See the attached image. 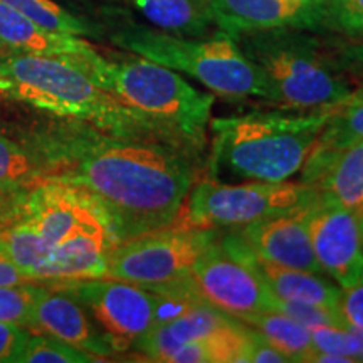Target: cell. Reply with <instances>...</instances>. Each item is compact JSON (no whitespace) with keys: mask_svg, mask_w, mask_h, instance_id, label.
<instances>
[{"mask_svg":"<svg viewBox=\"0 0 363 363\" xmlns=\"http://www.w3.org/2000/svg\"><path fill=\"white\" fill-rule=\"evenodd\" d=\"M318 202L239 227L238 234L257 259L323 274L310 239V216Z\"/></svg>","mask_w":363,"mask_h":363,"instance_id":"obj_13","label":"cell"},{"mask_svg":"<svg viewBox=\"0 0 363 363\" xmlns=\"http://www.w3.org/2000/svg\"><path fill=\"white\" fill-rule=\"evenodd\" d=\"M321 199L320 192L303 182H246L224 184L219 179L197 180L185 199L177 220L192 225L244 227Z\"/></svg>","mask_w":363,"mask_h":363,"instance_id":"obj_10","label":"cell"},{"mask_svg":"<svg viewBox=\"0 0 363 363\" xmlns=\"http://www.w3.org/2000/svg\"><path fill=\"white\" fill-rule=\"evenodd\" d=\"M72 61L94 83L142 116L160 138L202 157L216 94L194 88L180 72L142 56L110 59L96 49Z\"/></svg>","mask_w":363,"mask_h":363,"instance_id":"obj_2","label":"cell"},{"mask_svg":"<svg viewBox=\"0 0 363 363\" xmlns=\"http://www.w3.org/2000/svg\"><path fill=\"white\" fill-rule=\"evenodd\" d=\"M111 40L131 54L190 76L216 96L271 101L264 74L242 52L238 40L224 33L211 39L187 38L125 21L113 29Z\"/></svg>","mask_w":363,"mask_h":363,"instance_id":"obj_6","label":"cell"},{"mask_svg":"<svg viewBox=\"0 0 363 363\" xmlns=\"http://www.w3.org/2000/svg\"><path fill=\"white\" fill-rule=\"evenodd\" d=\"M337 108H318L310 115L254 111L212 118V177L225 170L244 180H289L303 169Z\"/></svg>","mask_w":363,"mask_h":363,"instance_id":"obj_5","label":"cell"},{"mask_svg":"<svg viewBox=\"0 0 363 363\" xmlns=\"http://www.w3.org/2000/svg\"><path fill=\"white\" fill-rule=\"evenodd\" d=\"M0 45L12 52L56 57H83L94 48L79 35L44 29L16 9L0 2Z\"/></svg>","mask_w":363,"mask_h":363,"instance_id":"obj_18","label":"cell"},{"mask_svg":"<svg viewBox=\"0 0 363 363\" xmlns=\"http://www.w3.org/2000/svg\"><path fill=\"white\" fill-rule=\"evenodd\" d=\"M22 283H34V281H30L29 276H27L26 272L11 259V256L0 247V286Z\"/></svg>","mask_w":363,"mask_h":363,"instance_id":"obj_34","label":"cell"},{"mask_svg":"<svg viewBox=\"0 0 363 363\" xmlns=\"http://www.w3.org/2000/svg\"><path fill=\"white\" fill-rule=\"evenodd\" d=\"M335 308L345 326L363 330V276L355 284L342 288Z\"/></svg>","mask_w":363,"mask_h":363,"instance_id":"obj_30","label":"cell"},{"mask_svg":"<svg viewBox=\"0 0 363 363\" xmlns=\"http://www.w3.org/2000/svg\"><path fill=\"white\" fill-rule=\"evenodd\" d=\"M310 239L323 274L340 288L355 284L362 278L363 247L358 214L321 197L310 216Z\"/></svg>","mask_w":363,"mask_h":363,"instance_id":"obj_12","label":"cell"},{"mask_svg":"<svg viewBox=\"0 0 363 363\" xmlns=\"http://www.w3.org/2000/svg\"><path fill=\"white\" fill-rule=\"evenodd\" d=\"M101 358L86 353L49 335L29 333L13 363H93Z\"/></svg>","mask_w":363,"mask_h":363,"instance_id":"obj_24","label":"cell"},{"mask_svg":"<svg viewBox=\"0 0 363 363\" xmlns=\"http://www.w3.org/2000/svg\"><path fill=\"white\" fill-rule=\"evenodd\" d=\"M311 340L316 352L350 357L353 362H358V340L348 326H318L311 330Z\"/></svg>","mask_w":363,"mask_h":363,"instance_id":"obj_29","label":"cell"},{"mask_svg":"<svg viewBox=\"0 0 363 363\" xmlns=\"http://www.w3.org/2000/svg\"><path fill=\"white\" fill-rule=\"evenodd\" d=\"M358 217H360V224L363 225V214H362V216H358Z\"/></svg>","mask_w":363,"mask_h":363,"instance_id":"obj_38","label":"cell"},{"mask_svg":"<svg viewBox=\"0 0 363 363\" xmlns=\"http://www.w3.org/2000/svg\"><path fill=\"white\" fill-rule=\"evenodd\" d=\"M303 2H306V4H315V6H320V4H323V0H303Z\"/></svg>","mask_w":363,"mask_h":363,"instance_id":"obj_36","label":"cell"},{"mask_svg":"<svg viewBox=\"0 0 363 363\" xmlns=\"http://www.w3.org/2000/svg\"><path fill=\"white\" fill-rule=\"evenodd\" d=\"M59 284L86 308L116 353L135 348L162 318L163 296L142 286L113 278Z\"/></svg>","mask_w":363,"mask_h":363,"instance_id":"obj_11","label":"cell"},{"mask_svg":"<svg viewBox=\"0 0 363 363\" xmlns=\"http://www.w3.org/2000/svg\"><path fill=\"white\" fill-rule=\"evenodd\" d=\"M362 247H363V225H362Z\"/></svg>","mask_w":363,"mask_h":363,"instance_id":"obj_37","label":"cell"},{"mask_svg":"<svg viewBox=\"0 0 363 363\" xmlns=\"http://www.w3.org/2000/svg\"><path fill=\"white\" fill-rule=\"evenodd\" d=\"M348 328H352V326H348ZM352 331L358 340V362H363V330L352 328Z\"/></svg>","mask_w":363,"mask_h":363,"instance_id":"obj_35","label":"cell"},{"mask_svg":"<svg viewBox=\"0 0 363 363\" xmlns=\"http://www.w3.org/2000/svg\"><path fill=\"white\" fill-rule=\"evenodd\" d=\"M235 318L225 315L216 308L195 303L179 315L158 321L145 337L140 340L135 350L147 357L150 362H167L179 348L199 342L216 333Z\"/></svg>","mask_w":363,"mask_h":363,"instance_id":"obj_17","label":"cell"},{"mask_svg":"<svg viewBox=\"0 0 363 363\" xmlns=\"http://www.w3.org/2000/svg\"><path fill=\"white\" fill-rule=\"evenodd\" d=\"M30 330L61 340L101 360L115 353L86 308L65 286H61V289L39 286Z\"/></svg>","mask_w":363,"mask_h":363,"instance_id":"obj_15","label":"cell"},{"mask_svg":"<svg viewBox=\"0 0 363 363\" xmlns=\"http://www.w3.org/2000/svg\"><path fill=\"white\" fill-rule=\"evenodd\" d=\"M331 57L343 72L363 79V40L338 43L330 49Z\"/></svg>","mask_w":363,"mask_h":363,"instance_id":"obj_31","label":"cell"},{"mask_svg":"<svg viewBox=\"0 0 363 363\" xmlns=\"http://www.w3.org/2000/svg\"><path fill=\"white\" fill-rule=\"evenodd\" d=\"M0 98L26 103L104 133L163 142L152 125L94 83L67 57L22 52L2 56Z\"/></svg>","mask_w":363,"mask_h":363,"instance_id":"obj_3","label":"cell"},{"mask_svg":"<svg viewBox=\"0 0 363 363\" xmlns=\"http://www.w3.org/2000/svg\"><path fill=\"white\" fill-rule=\"evenodd\" d=\"M150 24L165 33L202 38L212 21L201 0H126Z\"/></svg>","mask_w":363,"mask_h":363,"instance_id":"obj_20","label":"cell"},{"mask_svg":"<svg viewBox=\"0 0 363 363\" xmlns=\"http://www.w3.org/2000/svg\"><path fill=\"white\" fill-rule=\"evenodd\" d=\"M212 24L230 38L272 29H313L321 22V4L303 0H201Z\"/></svg>","mask_w":363,"mask_h":363,"instance_id":"obj_14","label":"cell"},{"mask_svg":"<svg viewBox=\"0 0 363 363\" xmlns=\"http://www.w3.org/2000/svg\"><path fill=\"white\" fill-rule=\"evenodd\" d=\"M358 142H363V86L338 104L315 147L338 150Z\"/></svg>","mask_w":363,"mask_h":363,"instance_id":"obj_22","label":"cell"},{"mask_svg":"<svg viewBox=\"0 0 363 363\" xmlns=\"http://www.w3.org/2000/svg\"><path fill=\"white\" fill-rule=\"evenodd\" d=\"M21 222L51 251L40 283L106 278L108 257L120 242L103 207L76 185L39 179L22 203Z\"/></svg>","mask_w":363,"mask_h":363,"instance_id":"obj_4","label":"cell"},{"mask_svg":"<svg viewBox=\"0 0 363 363\" xmlns=\"http://www.w3.org/2000/svg\"><path fill=\"white\" fill-rule=\"evenodd\" d=\"M175 299L202 303L244 321L272 310V293L242 238L219 235L190 271Z\"/></svg>","mask_w":363,"mask_h":363,"instance_id":"obj_9","label":"cell"},{"mask_svg":"<svg viewBox=\"0 0 363 363\" xmlns=\"http://www.w3.org/2000/svg\"><path fill=\"white\" fill-rule=\"evenodd\" d=\"M44 175L76 185L110 217L118 240L179 219L199 180L197 158L155 140L123 138L69 121L43 143Z\"/></svg>","mask_w":363,"mask_h":363,"instance_id":"obj_1","label":"cell"},{"mask_svg":"<svg viewBox=\"0 0 363 363\" xmlns=\"http://www.w3.org/2000/svg\"><path fill=\"white\" fill-rule=\"evenodd\" d=\"M256 262L262 278H264L271 293L276 298L286 299V301L313 303V305L331 308L337 306L342 288L328 279L321 278V274L294 269V267L271 264V262L261 261L257 257Z\"/></svg>","mask_w":363,"mask_h":363,"instance_id":"obj_19","label":"cell"},{"mask_svg":"<svg viewBox=\"0 0 363 363\" xmlns=\"http://www.w3.org/2000/svg\"><path fill=\"white\" fill-rule=\"evenodd\" d=\"M33 19L35 24L54 33L71 34V35H96V27L91 26L74 13L67 12L54 0H0Z\"/></svg>","mask_w":363,"mask_h":363,"instance_id":"obj_23","label":"cell"},{"mask_svg":"<svg viewBox=\"0 0 363 363\" xmlns=\"http://www.w3.org/2000/svg\"><path fill=\"white\" fill-rule=\"evenodd\" d=\"M301 172L303 184L326 201L363 214V142L338 150L315 147Z\"/></svg>","mask_w":363,"mask_h":363,"instance_id":"obj_16","label":"cell"},{"mask_svg":"<svg viewBox=\"0 0 363 363\" xmlns=\"http://www.w3.org/2000/svg\"><path fill=\"white\" fill-rule=\"evenodd\" d=\"M296 30H261L235 40L264 74L271 103L286 110H318L345 101L355 89L347 74L326 45Z\"/></svg>","mask_w":363,"mask_h":363,"instance_id":"obj_7","label":"cell"},{"mask_svg":"<svg viewBox=\"0 0 363 363\" xmlns=\"http://www.w3.org/2000/svg\"><path fill=\"white\" fill-rule=\"evenodd\" d=\"M38 289L35 283L0 286V321L30 330Z\"/></svg>","mask_w":363,"mask_h":363,"instance_id":"obj_26","label":"cell"},{"mask_svg":"<svg viewBox=\"0 0 363 363\" xmlns=\"http://www.w3.org/2000/svg\"><path fill=\"white\" fill-rule=\"evenodd\" d=\"M244 362L247 363H284L289 358L279 352L266 337H262L259 331L249 326V343Z\"/></svg>","mask_w":363,"mask_h":363,"instance_id":"obj_32","label":"cell"},{"mask_svg":"<svg viewBox=\"0 0 363 363\" xmlns=\"http://www.w3.org/2000/svg\"><path fill=\"white\" fill-rule=\"evenodd\" d=\"M219 235L220 229L175 220L162 229L121 240L108 257L106 278L175 299L195 262Z\"/></svg>","mask_w":363,"mask_h":363,"instance_id":"obj_8","label":"cell"},{"mask_svg":"<svg viewBox=\"0 0 363 363\" xmlns=\"http://www.w3.org/2000/svg\"><path fill=\"white\" fill-rule=\"evenodd\" d=\"M242 323L259 331L262 337H266L289 358V362H310L315 355L316 350L311 340V330L283 313L269 310L249 316Z\"/></svg>","mask_w":363,"mask_h":363,"instance_id":"obj_21","label":"cell"},{"mask_svg":"<svg viewBox=\"0 0 363 363\" xmlns=\"http://www.w3.org/2000/svg\"><path fill=\"white\" fill-rule=\"evenodd\" d=\"M272 310L283 313V315L293 318L294 321L306 326L308 330L318 328V326L330 325H343L337 308L313 305V303H299V301H286V299L276 298L272 294Z\"/></svg>","mask_w":363,"mask_h":363,"instance_id":"obj_28","label":"cell"},{"mask_svg":"<svg viewBox=\"0 0 363 363\" xmlns=\"http://www.w3.org/2000/svg\"><path fill=\"white\" fill-rule=\"evenodd\" d=\"M323 2H325V0H323Z\"/></svg>","mask_w":363,"mask_h":363,"instance_id":"obj_39","label":"cell"},{"mask_svg":"<svg viewBox=\"0 0 363 363\" xmlns=\"http://www.w3.org/2000/svg\"><path fill=\"white\" fill-rule=\"evenodd\" d=\"M35 179H39V170L27 152L0 131V194L24 187Z\"/></svg>","mask_w":363,"mask_h":363,"instance_id":"obj_25","label":"cell"},{"mask_svg":"<svg viewBox=\"0 0 363 363\" xmlns=\"http://www.w3.org/2000/svg\"><path fill=\"white\" fill-rule=\"evenodd\" d=\"M321 22L350 40H363V0H325Z\"/></svg>","mask_w":363,"mask_h":363,"instance_id":"obj_27","label":"cell"},{"mask_svg":"<svg viewBox=\"0 0 363 363\" xmlns=\"http://www.w3.org/2000/svg\"><path fill=\"white\" fill-rule=\"evenodd\" d=\"M29 331L22 326L0 321V363H13Z\"/></svg>","mask_w":363,"mask_h":363,"instance_id":"obj_33","label":"cell"}]
</instances>
